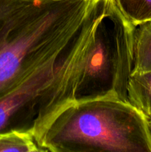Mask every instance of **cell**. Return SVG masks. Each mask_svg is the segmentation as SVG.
Returning <instances> with one entry per match:
<instances>
[{
  "instance_id": "ba28073f",
  "label": "cell",
  "mask_w": 151,
  "mask_h": 152,
  "mask_svg": "<svg viewBox=\"0 0 151 152\" xmlns=\"http://www.w3.org/2000/svg\"><path fill=\"white\" fill-rule=\"evenodd\" d=\"M150 123V130H151V122H149Z\"/></svg>"
},
{
  "instance_id": "8992f818",
  "label": "cell",
  "mask_w": 151,
  "mask_h": 152,
  "mask_svg": "<svg viewBox=\"0 0 151 152\" xmlns=\"http://www.w3.org/2000/svg\"><path fill=\"white\" fill-rule=\"evenodd\" d=\"M44 152L28 132L10 131L0 133V152Z\"/></svg>"
},
{
  "instance_id": "3957f363",
  "label": "cell",
  "mask_w": 151,
  "mask_h": 152,
  "mask_svg": "<svg viewBox=\"0 0 151 152\" xmlns=\"http://www.w3.org/2000/svg\"><path fill=\"white\" fill-rule=\"evenodd\" d=\"M135 29L114 0H105L104 13L96 25L76 86L73 101L112 98L128 102Z\"/></svg>"
},
{
  "instance_id": "6da1fadb",
  "label": "cell",
  "mask_w": 151,
  "mask_h": 152,
  "mask_svg": "<svg viewBox=\"0 0 151 152\" xmlns=\"http://www.w3.org/2000/svg\"><path fill=\"white\" fill-rule=\"evenodd\" d=\"M98 0H0V98L62 50Z\"/></svg>"
},
{
  "instance_id": "9c48e42d",
  "label": "cell",
  "mask_w": 151,
  "mask_h": 152,
  "mask_svg": "<svg viewBox=\"0 0 151 152\" xmlns=\"http://www.w3.org/2000/svg\"><path fill=\"white\" fill-rule=\"evenodd\" d=\"M150 22H151V21H150Z\"/></svg>"
},
{
  "instance_id": "5b68a950",
  "label": "cell",
  "mask_w": 151,
  "mask_h": 152,
  "mask_svg": "<svg viewBox=\"0 0 151 152\" xmlns=\"http://www.w3.org/2000/svg\"><path fill=\"white\" fill-rule=\"evenodd\" d=\"M151 70V22L136 26L134 36V61L136 71Z\"/></svg>"
},
{
  "instance_id": "52a82bcc",
  "label": "cell",
  "mask_w": 151,
  "mask_h": 152,
  "mask_svg": "<svg viewBox=\"0 0 151 152\" xmlns=\"http://www.w3.org/2000/svg\"><path fill=\"white\" fill-rule=\"evenodd\" d=\"M123 15L135 26L151 21V0H114Z\"/></svg>"
},
{
  "instance_id": "7a4b0ae2",
  "label": "cell",
  "mask_w": 151,
  "mask_h": 152,
  "mask_svg": "<svg viewBox=\"0 0 151 152\" xmlns=\"http://www.w3.org/2000/svg\"><path fill=\"white\" fill-rule=\"evenodd\" d=\"M37 144L44 152H151V130L128 102L73 101L52 119Z\"/></svg>"
},
{
  "instance_id": "277c9868",
  "label": "cell",
  "mask_w": 151,
  "mask_h": 152,
  "mask_svg": "<svg viewBox=\"0 0 151 152\" xmlns=\"http://www.w3.org/2000/svg\"><path fill=\"white\" fill-rule=\"evenodd\" d=\"M127 100L151 122V70L132 71L127 85Z\"/></svg>"
}]
</instances>
